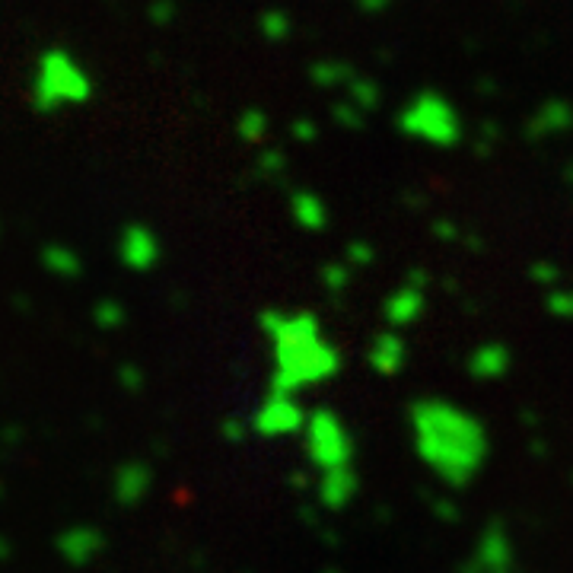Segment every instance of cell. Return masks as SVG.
Returning a JSON list of instances; mask_svg holds the SVG:
<instances>
[{
  "mask_svg": "<svg viewBox=\"0 0 573 573\" xmlns=\"http://www.w3.org/2000/svg\"><path fill=\"white\" fill-rule=\"evenodd\" d=\"M147 491H150V475H147V468H141V465H128L125 472L118 475V497L125 500V503L141 500Z\"/></svg>",
  "mask_w": 573,
  "mask_h": 573,
  "instance_id": "7",
  "label": "cell"
},
{
  "mask_svg": "<svg viewBox=\"0 0 573 573\" xmlns=\"http://www.w3.org/2000/svg\"><path fill=\"white\" fill-rule=\"evenodd\" d=\"M411 443L427 472L453 491L468 488L491 456L484 424L443 398H427L411 408Z\"/></svg>",
  "mask_w": 573,
  "mask_h": 573,
  "instance_id": "1",
  "label": "cell"
},
{
  "mask_svg": "<svg viewBox=\"0 0 573 573\" xmlns=\"http://www.w3.org/2000/svg\"><path fill=\"white\" fill-rule=\"evenodd\" d=\"M360 494V475L354 465L344 468H332V472H322L316 481V500L322 503L325 510L341 513L347 510Z\"/></svg>",
  "mask_w": 573,
  "mask_h": 573,
  "instance_id": "6",
  "label": "cell"
},
{
  "mask_svg": "<svg viewBox=\"0 0 573 573\" xmlns=\"http://www.w3.org/2000/svg\"><path fill=\"white\" fill-rule=\"evenodd\" d=\"M252 427H255L258 437L281 440V437H290V433H303V427H306V414L300 411V405H297V398H293V392L277 389V392L268 398V402L255 411Z\"/></svg>",
  "mask_w": 573,
  "mask_h": 573,
  "instance_id": "5",
  "label": "cell"
},
{
  "mask_svg": "<svg viewBox=\"0 0 573 573\" xmlns=\"http://www.w3.org/2000/svg\"><path fill=\"white\" fill-rule=\"evenodd\" d=\"M465 573H519L516 545H513V535L507 532V526L491 523L478 535L472 554H468Z\"/></svg>",
  "mask_w": 573,
  "mask_h": 573,
  "instance_id": "4",
  "label": "cell"
},
{
  "mask_svg": "<svg viewBox=\"0 0 573 573\" xmlns=\"http://www.w3.org/2000/svg\"><path fill=\"white\" fill-rule=\"evenodd\" d=\"M90 77L67 48H48L32 67L29 96L39 112H58L90 96Z\"/></svg>",
  "mask_w": 573,
  "mask_h": 573,
  "instance_id": "2",
  "label": "cell"
},
{
  "mask_svg": "<svg viewBox=\"0 0 573 573\" xmlns=\"http://www.w3.org/2000/svg\"><path fill=\"white\" fill-rule=\"evenodd\" d=\"M303 449L306 459L316 472H332V468L354 465V443L347 427L335 418L332 411H316L306 418L303 427Z\"/></svg>",
  "mask_w": 573,
  "mask_h": 573,
  "instance_id": "3",
  "label": "cell"
},
{
  "mask_svg": "<svg viewBox=\"0 0 573 573\" xmlns=\"http://www.w3.org/2000/svg\"><path fill=\"white\" fill-rule=\"evenodd\" d=\"M125 258L131 265H147V258L153 255V249H150V239H147V233H141V230H131L128 236H125Z\"/></svg>",
  "mask_w": 573,
  "mask_h": 573,
  "instance_id": "9",
  "label": "cell"
},
{
  "mask_svg": "<svg viewBox=\"0 0 573 573\" xmlns=\"http://www.w3.org/2000/svg\"><path fill=\"white\" fill-rule=\"evenodd\" d=\"M42 265H45V271L58 274V277H77V274H80L77 255H74L71 249H64V246H48V249H42Z\"/></svg>",
  "mask_w": 573,
  "mask_h": 573,
  "instance_id": "8",
  "label": "cell"
}]
</instances>
